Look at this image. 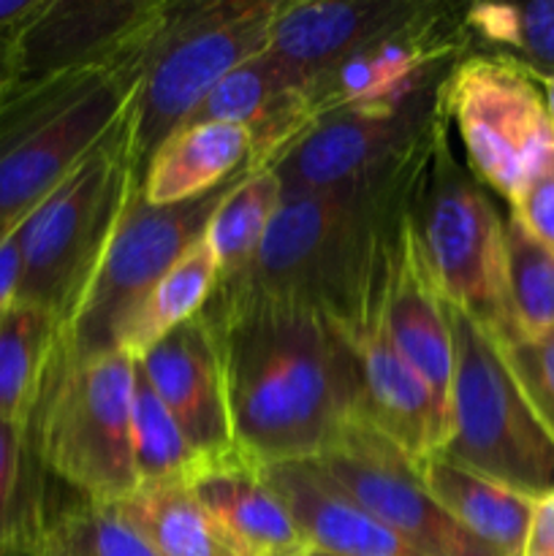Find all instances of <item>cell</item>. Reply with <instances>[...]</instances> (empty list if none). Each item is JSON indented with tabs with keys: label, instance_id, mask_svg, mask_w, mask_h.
Masks as SVG:
<instances>
[{
	"label": "cell",
	"instance_id": "obj_1",
	"mask_svg": "<svg viewBox=\"0 0 554 556\" xmlns=\"http://www.w3.org/2000/svg\"><path fill=\"white\" fill-rule=\"evenodd\" d=\"M201 315L215 334L234 443L255 467L320 459L364 421L356 358L324 309L215 288Z\"/></svg>",
	"mask_w": 554,
	"mask_h": 556
},
{
	"label": "cell",
	"instance_id": "obj_2",
	"mask_svg": "<svg viewBox=\"0 0 554 556\" xmlns=\"http://www.w3.org/2000/svg\"><path fill=\"white\" fill-rule=\"evenodd\" d=\"M445 125L449 114L443 109L416 152L373 177L315 193H282L253 264L217 288L297 299L324 309L329 318H345L411 206Z\"/></svg>",
	"mask_w": 554,
	"mask_h": 556
},
{
	"label": "cell",
	"instance_id": "obj_3",
	"mask_svg": "<svg viewBox=\"0 0 554 556\" xmlns=\"http://www.w3.org/2000/svg\"><path fill=\"white\" fill-rule=\"evenodd\" d=\"M144 47L98 68L3 92L0 242L20 231L22 223L123 117L139 85Z\"/></svg>",
	"mask_w": 554,
	"mask_h": 556
},
{
	"label": "cell",
	"instance_id": "obj_4",
	"mask_svg": "<svg viewBox=\"0 0 554 556\" xmlns=\"http://www.w3.org/2000/svg\"><path fill=\"white\" fill-rule=\"evenodd\" d=\"M277 5L280 0H168L128 106L136 179L223 76L266 52Z\"/></svg>",
	"mask_w": 554,
	"mask_h": 556
},
{
	"label": "cell",
	"instance_id": "obj_5",
	"mask_svg": "<svg viewBox=\"0 0 554 556\" xmlns=\"http://www.w3.org/2000/svg\"><path fill=\"white\" fill-rule=\"evenodd\" d=\"M134 188L130 114L125 109L114 128L16 231L22 255L16 302L47 309L63 326L101 264Z\"/></svg>",
	"mask_w": 554,
	"mask_h": 556
},
{
	"label": "cell",
	"instance_id": "obj_6",
	"mask_svg": "<svg viewBox=\"0 0 554 556\" xmlns=\"http://www.w3.org/2000/svg\"><path fill=\"white\" fill-rule=\"evenodd\" d=\"M134 375L136 358L123 351L49 369L33 445L43 472L87 503L117 505L139 489L130 445Z\"/></svg>",
	"mask_w": 554,
	"mask_h": 556
},
{
	"label": "cell",
	"instance_id": "obj_7",
	"mask_svg": "<svg viewBox=\"0 0 554 556\" xmlns=\"http://www.w3.org/2000/svg\"><path fill=\"white\" fill-rule=\"evenodd\" d=\"M454 342L449 427L440 459L514 492L541 497L554 489V443L527 407L492 334L445 302Z\"/></svg>",
	"mask_w": 554,
	"mask_h": 556
},
{
	"label": "cell",
	"instance_id": "obj_8",
	"mask_svg": "<svg viewBox=\"0 0 554 556\" xmlns=\"http://www.w3.org/2000/svg\"><path fill=\"white\" fill-rule=\"evenodd\" d=\"M411 223L440 296L494 340L516 331L505 296V220L487 188L451 150V123L435 139L418 177Z\"/></svg>",
	"mask_w": 554,
	"mask_h": 556
},
{
	"label": "cell",
	"instance_id": "obj_9",
	"mask_svg": "<svg viewBox=\"0 0 554 556\" xmlns=\"http://www.w3.org/2000/svg\"><path fill=\"white\" fill-rule=\"evenodd\" d=\"M234 182L237 177L212 193L168 206L147 204L139 188L130 190L128 204L103 250L101 264L92 271L68 320L60 326L52 364H74L114 351L119 320L150 291L152 282L204 233L212 212Z\"/></svg>",
	"mask_w": 554,
	"mask_h": 556
},
{
	"label": "cell",
	"instance_id": "obj_10",
	"mask_svg": "<svg viewBox=\"0 0 554 556\" xmlns=\"http://www.w3.org/2000/svg\"><path fill=\"white\" fill-rule=\"evenodd\" d=\"M443 109L473 177L508 204L554 152L541 87L508 54L470 52L456 60L443 81Z\"/></svg>",
	"mask_w": 554,
	"mask_h": 556
},
{
	"label": "cell",
	"instance_id": "obj_11",
	"mask_svg": "<svg viewBox=\"0 0 554 556\" xmlns=\"http://www.w3.org/2000/svg\"><path fill=\"white\" fill-rule=\"evenodd\" d=\"M462 14L443 3H421L405 22L304 81L313 125L342 109L402 106L443 79L473 47Z\"/></svg>",
	"mask_w": 554,
	"mask_h": 556
},
{
	"label": "cell",
	"instance_id": "obj_12",
	"mask_svg": "<svg viewBox=\"0 0 554 556\" xmlns=\"http://www.w3.org/2000/svg\"><path fill=\"white\" fill-rule=\"evenodd\" d=\"M400 223L391 231L362 296L356 299L351 313L335 324L340 326L348 345H351L353 358H356L367 424L378 429L413 465H421L424 459L438 454V448L443 445L445 421L424 380L400 356L389 334V326H386L383 293Z\"/></svg>",
	"mask_w": 554,
	"mask_h": 556
},
{
	"label": "cell",
	"instance_id": "obj_13",
	"mask_svg": "<svg viewBox=\"0 0 554 556\" xmlns=\"http://www.w3.org/2000/svg\"><path fill=\"white\" fill-rule=\"evenodd\" d=\"M445 76L402 106L342 109L320 119L275 166L282 193L342 188L405 161L443 112Z\"/></svg>",
	"mask_w": 554,
	"mask_h": 556
},
{
	"label": "cell",
	"instance_id": "obj_14",
	"mask_svg": "<svg viewBox=\"0 0 554 556\" xmlns=\"http://www.w3.org/2000/svg\"><path fill=\"white\" fill-rule=\"evenodd\" d=\"M337 489L424 556H487L429 497L416 467L378 429L358 421L340 448L313 462Z\"/></svg>",
	"mask_w": 554,
	"mask_h": 556
},
{
	"label": "cell",
	"instance_id": "obj_15",
	"mask_svg": "<svg viewBox=\"0 0 554 556\" xmlns=\"http://www.w3.org/2000/svg\"><path fill=\"white\" fill-rule=\"evenodd\" d=\"M166 5L168 0H47L9 47L5 90L136 52L158 30Z\"/></svg>",
	"mask_w": 554,
	"mask_h": 556
},
{
	"label": "cell",
	"instance_id": "obj_16",
	"mask_svg": "<svg viewBox=\"0 0 554 556\" xmlns=\"http://www.w3.org/2000/svg\"><path fill=\"white\" fill-rule=\"evenodd\" d=\"M136 362L204 465L239 454L228 418L221 356L204 315L179 324Z\"/></svg>",
	"mask_w": 554,
	"mask_h": 556
},
{
	"label": "cell",
	"instance_id": "obj_17",
	"mask_svg": "<svg viewBox=\"0 0 554 556\" xmlns=\"http://www.w3.org/2000/svg\"><path fill=\"white\" fill-rule=\"evenodd\" d=\"M383 313L389 334L400 356L424 380L438 402L449 427V394L454 375V342H451L445 299L440 296L411 223V206L396 231L391 250L389 280L383 293Z\"/></svg>",
	"mask_w": 554,
	"mask_h": 556
},
{
	"label": "cell",
	"instance_id": "obj_18",
	"mask_svg": "<svg viewBox=\"0 0 554 556\" xmlns=\"http://www.w3.org/2000/svg\"><path fill=\"white\" fill-rule=\"evenodd\" d=\"M416 0H280L269 27L266 52L291 79L304 85L416 14Z\"/></svg>",
	"mask_w": 554,
	"mask_h": 556
},
{
	"label": "cell",
	"instance_id": "obj_19",
	"mask_svg": "<svg viewBox=\"0 0 554 556\" xmlns=\"http://www.w3.org/2000/svg\"><path fill=\"white\" fill-rule=\"evenodd\" d=\"M272 489L310 548L331 556H424L337 489L313 462L264 465Z\"/></svg>",
	"mask_w": 554,
	"mask_h": 556
},
{
	"label": "cell",
	"instance_id": "obj_20",
	"mask_svg": "<svg viewBox=\"0 0 554 556\" xmlns=\"http://www.w3.org/2000/svg\"><path fill=\"white\" fill-rule=\"evenodd\" d=\"M201 505L242 556H304L307 541L280 500L261 481L259 467L234 454L212 462L190 483Z\"/></svg>",
	"mask_w": 554,
	"mask_h": 556
},
{
	"label": "cell",
	"instance_id": "obj_21",
	"mask_svg": "<svg viewBox=\"0 0 554 556\" xmlns=\"http://www.w3.org/2000/svg\"><path fill=\"white\" fill-rule=\"evenodd\" d=\"M250 130L234 123H185L147 157L136 188L147 204L168 206L212 193L248 172Z\"/></svg>",
	"mask_w": 554,
	"mask_h": 556
},
{
	"label": "cell",
	"instance_id": "obj_22",
	"mask_svg": "<svg viewBox=\"0 0 554 556\" xmlns=\"http://www.w3.org/2000/svg\"><path fill=\"white\" fill-rule=\"evenodd\" d=\"M416 467L429 497L487 556H521L536 497L429 456Z\"/></svg>",
	"mask_w": 554,
	"mask_h": 556
},
{
	"label": "cell",
	"instance_id": "obj_23",
	"mask_svg": "<svg viewBox=\"0 0 554 556\" xmlns=\"http://www.w3.org/2000/svg\"><path fill=\"white\" fill-rule=\"evenodd\" d=\"M217 282H221V269H217L210 242L201 233L119 320L114 351L141 358L168 331L196 318L212 299Z\"/></svg>",
	"mask_w": 554,
	"mask_h": 556
},
{
	"label": "cell",
	"instance_id": "obj_24",
	"mask_svg": "<svg viewBox=\"0 0 554 556\" xmlns=\"http://www.w3.org/2000/svg\"><path fill=\"white\" fill-rule=\"evenodd\" d=\"M114 510L158 556H242L188 483H144Z\"/></svg>",
	"mask_w": 554,
	"mask_h": 556
},
{
	"label": "cell",
	"instance_id": "obj_25",
	"mask_svg": "<svg viewBox=\"0 0 554 556\" xmlns=\"http://www.w3.org/2000/svg\"><path fill=\"white\" fill-rule=\"evenodd\" d=\"M60 320L16 302L0 318V421L33 424L58 351Z\"/></svg>",
	"mask_w": 554,
	"mask_h": 556
},
{
	"label": "cell",
	"instance_id": "obj_26",
	"mask_svg": "<svg viewBox=\"0 0 554 556\" xmlns=\"http://www.w3.org/2000/svg\"><path fill=\"white\" fill-rule=\"evenodd\" d=\"M280 199L282 185L275 168L244 172L226 190L204 228V237L221 269V282L234 280L253 264Z\"/></svg>",
	"mask_w": 554,
	"mask_h": 556
},
{
	"label": "cell",
	"instance_id": "obj_27",
	"mask_svg": "<svg viewBox=\"0 0 554 556\" xmlns=\"http://www.w3.org/2000/svg\"><path fill=\"white\" fill-rule=\"evenodd\" d=\"M130 445L139 486L144 483H193L204 459L190 448L182 429L150 386L136 362L134 405H130Z\"/></svg>",
	"mask_w": 554,
	"mask_h": 556
},
{
	"label": "cell",
	"instance_id": "obj_28",
	"mask_svg": "<svg viewBox=\"0 0 554 556\" xmlns=\"http://www.w3.org/2000/svg\"><path fill=\"white\" fill-rule=\"evenodd\" d=\"M38 467L33 424L0 421V556H25L47 516Z\"/></svg>",
	"mask_w": 554,
	"mask_h": 556
},
{
	"label": "cell",
	"instance_id": "obj_29",
	"mask_svg": "<svg viewBox=\"0 0 554 556\" xmlns=\"http://www.w3.org/2000/svg\"><path fill=\"white\" fill-rule=\"evenodd\" d=\"M25 556H158L114 505L79 503L43 516Z\"/></svg>",
	"mask_w": 554,
	"mask_h": 556
},
{
	"label": "cell",
	"instance_id": "obj_30",
	"mask_svg": "<svg viewBox=\"0 0 554 556\" xmlns=\"http://www.w3.org/2000/svg\"><path fill=\"white\" fill-rule=\"evenodd\" d=\"M462 20L473 41L508 54L530 74H554V0L476 3Z\"/></svg>",
	"mask_w": 554,
	"mask_h": 556
},
{
	"label": "cell",
	"instance_id": "obj_31",
	"mask_svg": "<svg viewBox=\"0 0 554 556\" xmlns=\"http://www.w3.org/2000/svg\"><path fill=\"white\" fill-rule=\"evenodd\" d=\"M505 296L521 334L554 329V250L519 217H505Z\"/></svg>",
	"mask_w": 554,
	"mask_h": 556
},
{
	"label": "cell",
	"instance_id": "obj_32",
	"mask_svg": "<svg viewBox=\"0 0 554 556\" xmlns=\"http://www.w3.org/2000/svg\"><path fill=\"white\" fill-rule=\"evenodd\" d=\"M297 85L299 81L291 79L269 52H261L223 76L188 123H234L250 128L282 92Z\"/></svg>",
	"mask_w": 554,
	"mask_h": 556
},
{
	"label": "cell",
	"instance_id": "obj_33",
	"mask_svg": "<svg viewBox=\"0 0 554 556\" xmlns=\"http://www.w3.org/2000/svg\"><path fill=\"white\" fill-rule=\"evenodd\" d=\"M494 340V337H492ZM527 407L554 443V329L541 334H511L494 340Z\"/></svg>",
	"mask_w": 554,
	"mask_h": 556
},
{
	"label": "cell",
	"instance_id": "obj_34",
	"mask_svg": "<svg viewBox=\"0 0 554 556\" xmlns=\"http://www.w3.org/2000/svg\"><path fill=\"white\" fill-rule=\"evenodd\" d=\"M511 215L519 217L546 248L554 250V152L516 195Z\"/></svg>",
	"mask_w": 554,
	"mask_h": 556
},
{
	"label": "cell",
	"instance_id": "obj_35",
	"mask_svg": "<svg viewBox=\"0 0 554 556\" xmlns=\"http://www.w3.org/2000/svg\"><path fill=\"white\" fill-rule=\"evenodd\" d=\"M521 556H554V489L536 497Z\"/></svg>",
	"mask_w": 554,
	"mask_h": 556
},
{
	"label": "cell",
	"instance_id": "obj_36",
	"mask_svg": "<svg viewBox=\"0 0 554 556\" xmlns=\"http://www.w3.org/2000/svg\"><path fill=\"white\" fill-rule=\"evenodd\" d=\"M22 280V255H20V239L9 237L0 242V318L9 313L16 304V293H20Z\"/></svg>",
	"mask_w": 554,
	"mask_h": 556
},
{
	"label": "cell",
	"instance_id": "obj_37",
	"mask_svg": "<svg viewBox=\"0 0 554 556\" xmlns=\"http://www.w3.org/2000/svg\"><path fill=\"white\" fill-rule=\"evenodd\" d=\"M47 5V0H0V52H9L33 16Z\"/></svg>",
	"mask_w": 554,
	"mask_h": 556
},
{
	"label": "cell",
	"instance_id": "obj_38",
	"mask_svg": "<svg viewBox=\"0 0 554 556\" xmlns=\"http://www.w3.org/2000/svg\"><path fill=\"white\" fill-rule=\"evenodd\" d=\"M530 76L538 81V87H541L543 103H546L549 125H552V134H554V74H530Z\"/></svg>",
	"mask_w": 554,
	"mask_h": 556
},
{
	"label": "cell",
	"instance_id": "obj_39",
	"mask_svg": "<svg viewBox=\"0 0 554 556\" xmlns=\"http://www.w3.org/2000/svg\"><path fill=\"white\" fill-rule=\"evenodd\" d=\"M5 54L9 52H0V98H3L5 85H9V65H5Z\"/></svg>",
	"mask_w": 554,
	"mask_h": 556
},
{
	"label": "cell",
	"instance_id": "obj_40",
	"mask_svg": "<svg viewBox=\"0 0 554 556\" xmlns=\"http://www.w3.org/2000/svg\"><path fill=\"white\" fill-rule=\"evenodd\" d=\"M304 556H331V554H324V552H315V548H307V554Z\"/></svg>",
	"mask_w": 554,
	"mask_h": 556
}]
</instances>
